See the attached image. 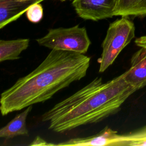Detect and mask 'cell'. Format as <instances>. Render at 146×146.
Here are the masks:
<instances>
[{"label":"cell","instance_id":"6da1fadb","mask_svg":"<svg viewBox=\"0 0 146 146\" xmlns=\"http://www.w3.org/2000/svg\"><path fill=\"white\" fill-rule=\"evenodd\" d=\"M91 58L84 54L51 50L32 72L20 78L1 95L2 116L51 99L72 83L84 78Z\"/></svg>","mask_w":146,"mask_h":146},{"label":"cell","instance_id":"52a82bcc","mask_svg":"<svg viewBox=\"0 0 146 146\" xmlns=\"http://www.w3.org/2000/svg\"><path fill=\"white\" fill-rule=\"evenodd\" d=\"M130 68L123 73L125 81L136 91L146 86V48L140 47L132 56Z\"/></svg>","mask_w":146,"mask_h":146},{"label":"cell","instance_id":"3957f363","mask_svg":"<svg viewBox=\"0 0 146 146\" xmlns=\"http://www.w3.org/2000/svg\"><path fill=\"white\" fill-rule=\"evenodd\" d=\"M135 25L128 17H121L110 23L102 43L101 56L98 60L99 72H103L113 64L120 52L135 37Z\"/></svg>","mask_w":146,"mask_h":146},{"label":"cell","instance_id":"8fae6325","mask_svg":"<svg viewBox=\"0 0 146 146\" xmlns=\"http://www.w3.org/2000/svg\"><path fill=\"white\" fill-rule=\"evenodd\" d=\"M146 15V0H117L115 16L128 17Z\"/></svg>","mask_w":146,"mask_h":146},{"label":"cell","instance_id":"7a4b0ae2","mask_svg":"<svg viewBox=\"0 0 146 146\" xmlns=\"http://www.w3.org/2000/svg\"><path fill=\"white\" fill-rule=\"evenodd\" d=\"M135 91L123 74L106 82L96 77L44 112L41 120L48 122V128L56 132L97 123L117 112Z\"/></svg>","mask_w":146,"mask_h":146},{"label":"cell","instance_id":"9a60e30c","mask_svg":"<svg viewBox=\"0 0 146 146\" xmlns=\"http://www.w3.org/2000/svg\"><path fill=\"white\" fill-rule=\"evenodd\" d=\"M61 1H66V0H61Z\"/></svg>","mask_w":146,"mask_h":146},{"label":"cell","instance_id":"9c48e42d","mask_svg":"<svg viewBox=\"0 0 146 146\" xmlns=\"http://www.w3.org/2000/svg\"><path fill=\"white\" fill-rule=\"evenodd\" d=\"M33 106H30L21 113L17 115L10 121L0 129V137L11 139L17 136H28L26 119L31 111Z\"/></svg>","mask_w":146,"mask_h":146},{"label":"cell","instance_id":"30bf717a","mask_svg":"<svg viewBox=\"0 0 146 146\" xmlns=\"http://www.w3.org/2000/svg\"><path fill=\"white\" fill-rule=\"evenodd\" d=\"M30 43L29 39L0 40V62L19 59L21 53L27 49Z\"/></svg>","mask_w":146,"mask_h":146},{"label":"cell","instance_id":"5b68a950","mask_svg":"<svg viewBox=\"0 0 146 146\" xmlns=\"http://www.w3.org/2000/svg\"><path fill=\"white\" fill-rule=\"evenodd\" d=\"M58 144L74 146H144L146 145V127L136 132L122 135L106 127L98 133L91 136L72 138Z\"/></svg>","mask_w":146,"mask_h":146},{"label":"cell","instance_id":"8992f818","mask_svg":"<svg viewBox=\"0 0 146 146\" xmlns=\"http://www.w3.org/2000/svg\"><path fill=\"white\" fill-rule=\"evenodd\" d=\"M117 0H73L72 5L79 17L98 21L114 15Z\"/></svg>","mask_w":146,"mask_h":146},{"label":"cell","instance_id":"7c38bea8","mask_svg":"<svg viewBox=\"0 0 146 146\" xmlns=\"http://www.w3.org/2000/svg\"><path fill=\"white\" fill-rule=\"evenodd\" d=\"M43 7L39 3L31 6L26 11L27 18L30 22L34 23L40 22L43 18Z\"/></svg>","mask_w":146,"mask_h":146},{"label":"cell","instance_id":"ba28073f","mask_svg":"<svg viewBox=\"0 0 146 146\" xmlns=\"http://www.w3.org/2000/svg\"><path fill=\"white\" fill-rule=\"evenodd\" d=\"M44 0H0V29L17 20L32 5Z\"/></svg>","mask_w":146,"mask_h":146},{"label":"cell","instance_id":"277c9868","mask_svg":"<svg viewBox=\"0 0 146 146\" xmlns=\"http://www.w3.org/2000/svg\"><path fill=\"white\" fill-rule=\"evenodd\" d=\"M37 43L51 50H60L86 54L91 44V40L84 27L50 29L43 37L38 38Z\"/></svg>","mask_w":146,"mask_h":146},{"label":"cell","instance_id":"4fadbf2b","mask_svg":"<svg viewBox=\"0 0 146 146\" xmlns=\"http://www.w3.org/2000/svg\"><path fill=\"white\" fill-rule=\"evenodd\" d=\"M30 145H52V144L47 143L43 139L37 136L34 140L33 142L31 143Z\"/></svg>","mask_w":146,"mask_h":146},{"label":"cell","instance_id":"5bb4252c","mask_svg":"<svg viewBox=\"0 0 146 146\" xmlns=\"http://www.w3.org/2000/svg\"><path fill=\"white\" fill-rule=\"evenodd\" d=\"M135 43L137 46L146 48V35L136 38L135 40Z\"/></svg>","mask_w":146,"mask_h":146}]
</instances>
